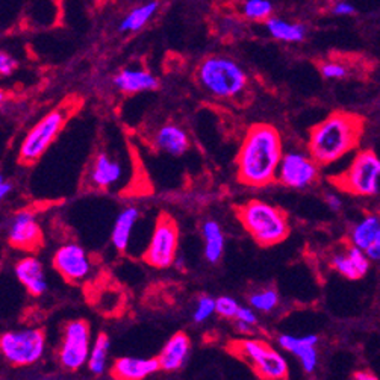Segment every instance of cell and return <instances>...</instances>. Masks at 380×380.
<instances>
[{
	"label": "cell",
	"instance_id": "1",
	"mask_svg": "<svg viewBox=\"0 0 380 380\" xmlns=\"http://www.w3.org/2000/svg\"><path fill=\"white\" fill-rule=\"evenodd\" d=\"M284 146L279 130L268 123L247 129L236 155L238 180L252 188H264L277 180Z\"/></svg>",
	"mask_w": 380,
	"mask_h": 380
},
{
	"label": "cell",
	"instance_id": "2",
	"mask_svg": "<svg viewBox=\"0 0 380 380\" xmlns=\"http://www.w3.org/2000/svg\"><path fill=\"white\" fill-rule=\"evenodd\" d=\"M364 134L362 117L352 113H332L309 132L308 154L320 167H328L353 151Z\"/></svg>",
	"mask_w": 380,
	"mask_h": 380
},
{
	"label": "cell",
	"instance_id": "3",
	"mask_svg": "<svg viewBox=\"0 0 380 380\" xmlns=\"http://www.w3.org/2000/svg\"><path fill=\"white\" fill-rule=\"evenodd\" d=\"M235 211L246 232L260 247L280 244L291 232L288 214L268 202L253 199L236 206Z\"/></svg>",
	"mask_w": 380,
	"mask_h": 380
},
{
	"label": "cell",
	"instance_id": "4",
	"mask_svg": "<svg viewBox=\"0 0 380 380\" xmlns=\"http://www.w3.org/2000/svg\"><path fill=\"white\" fill-rule=\"evenodd\" d=\"M197 79L217 99H234L248 84L247 74L238 62L226 57H209L200 62Z\"/></svg>",
	"mask_w": 380,
	"mask_h": 380
},
{
	"label": "cell",
	"instance_id": "5",
	"mask_svg": "<svg viewBox=\"0 0 380 380\" xmlns=\"http://www.w3.org/2000/svg\"><path fill=\"white\" fill-rule=\"evenodd\" d=\"M227 350L251 367L259 379L285 380L289 377V365L284 355L267 341L235 340L227 345Z\"/></svg>",
	"mask_w": 380,
	"mask_h": 380
},
{
	"label": "cell",
	"instance_id": "6",
	"mask_svg": "<svg viewBox=\"0 0 380 380\" xmlns=\"http://www.w3.org/2000/svg\"><path fill=\"white\" fill-rule=\"evenodd\" d=\"M78 106L71 102L61 105L46 114L41 120L32 127L21 141L18 150V162L23 166L35 164L38 159L46 155L49 147L55 143L65 123Z\"/></svg>",
	"mask_w": 380,
	"mask_h": 380
},
{
	"label": "cell",
	"instance_id": "7",
	"mask_svg": "<svg viewBox=\"0 0 380 380\" xmlns=\"http://www.w3.org/2000/svg\"><path fill=\"white\" fill-rule=\"evenodd\" d=\"M333 185L361 197H372L380 192V158L373 150H362L357 154L350 166L340 175L332 176Z\"/></svg>",
	"mask_w": 380,
	"mask_h": 380
},
{
	"label": "cell",
	"instance_id": "8",
	"mask_svg": "<svg viewBox=\"0 0 380 380\" xmlns=\"http://www.w3.org/2000/svg\"><path fill=\"white\" fill-rule=\"evenodd\" d=\"M46 350V333L37 328L5 332L0 338V352L13 367L37 364Z\"/></svg>",
	"mask_w": 380,
	"mask_h": 380
},
{
	"label": "cell",
	"instance_id": "9",
	"mask_svg": "<svg viewBox=\"0 0 380 380\" xmlns=\"http://www.w3.org/2000/svg\"><path fill=\"white\" fill-rule=\"evenodd\" d=\"M91 353V329L88 321L71 320L64 326L58 361L64 370L78 372L88 364Z\"/></svg>",
	"mask_w": 380,
	"mask_h": 380
},
{
	"label": "cell",
	"instance_id": "10",
	"mask_svg": "<svg viewBox=\"0 0 380 380\" xmlns=\"http://www.w3.org/2000/svg\"><path fill=\"white\" fill-rule=\"evenodd\" d=\"M179 247V227L171 215L161 214L151 232L149 246L143 255L146 263L155 268L173 265Z\"/></svg>",
	"mask_w": 380,
	"mask_h": 380
},
{
	"label": "cell",
	"instance_id": "11",
	"mask_svg": "<svg viewBox=\"0 0 380 380\" xmlns=\"http://www.w3.org/2000/svg\"><path fill=\"white\" fill-rule=\"evenodd\" d=\"M320 166L309 154L299 150L284 154L277 171V182L292 190H305L318 178Z\"/></svg>",
	"mask_w": 380,
	"mask_h": 380
},
{
	"label": "cell",
	"instance_id": "12",
	"mask_svg": "<svg viewBox=\"0 0 380 380\" xmlns=\"http://www.w3.org/2000/svg\"><path fill=\"white\" fill-rule=\"evenodd\" d=\"M8 244L21 252H37L45 244L41 226L35 214L21 209L11 217L6 232Z\"/></svg>",
	"mask_w": 380,
	"mask_h": 380
},
{
	"label": "cell",
	"instance_id": "13",
	"mask_svg": "<svg viewBox=\"0 0 380 380\" xmlns=\"http://www.w3.org/2000/svg\"><path fill=\"white\" fill-rule=\"evenodd\" d=\"M53 268L67 280V282H81L91 271L90 258L86 255L85 248L76 243H67L61 246L53 255Z\"/></svg>",
	"mask_w": 380,
	"mask_h": 380
},
{
	"label": "cell",
	"instance_id": "14",
	"mask_svg": "<svg viewBox=\"0 0 380 380\" xmlns=\"http://www.w3.org/2000/svg\"><path fill=\"white\" fill-rule=\"evenodd\" d=\"M277 344L280 349L296 356L301 364L303 372L312 374L316 373L318 367V336L317 335H305L296 336L284 333L277 338Z\"/></svg>",
	"mask_w": 380,
	"mask_h": 380
},
{
	"label": "cell",
	"instance_id": "15",
	"mask_svg": "<svg viewBox=\"0 0 380 380\" xmlns=\"http://www.w3.org/2000/svg\"><path fill=\"white\" fill-rule=\"evenodd\" d=\"M370 264L372 259L367 252L355 246L347 247L345 251L335 253L330 258V267L336 273L349 280H357L367 276Z\"/></svg>",
	"mask_w": 380,
	"mask_h": 380
},
{
	"label": "cell",
	"instance_id": "16",
	"mask_svg": "<svg viewBox=\"0 0 380 380\" xmlns=\"http://www.w3.org/2000/svg\"><path fill=\"white\" fill-rule=\"evenodd\" d=\"M161 372L158 357H118L111 367V377L118 380H143Z\"/></svg>",
	"mask_w": 380,
	"mask_h": 380
},
{
	"label": "cell",
	"instance_id": "17",
	"mask_svg": "<svg viewBox=\"0 0 380 380\" xmlns=\"http://www.w3.org/2000/svg\"><path fill=\"white\" fill-rule=\"evenodd\" d=\"M191 349V341L187 333L178 332L162 347L161 353L156 356L161 372L175 373L187 362Z\"/></svg>",
	"mask_w": 380,
	"mask_h": 380
},
{
	"label": "cell",
	"instance_id": "18",
	"mask_svg": "<svg viewBox=\"0 0 380 380\" xmlns=\"http://www.w3.org/2000/svg\"><path fill=\"white\" fill-rule=\"evenodd\" d=\"M16 276L30 296H41L47 291V279L41 260L35 256L21 258L16 264Z\"/></svg>",
	"mask_w": 380,
	"mask_h": 380
},
{
	"label": "cell",
	"instance_id": "19",
	"mask_svg": "<svg viewBox=\"0 0 380 380\" xmlns=\"http://www.w3.org/2000/svg\"><path fill=\"white\" fill-rule=\"evenodd\" d=\"M123 176V167L118 161L113 159L110 155L99 154L90 167L88 179L94 188L110 190Z\"/></svg>",
	"mask_w": 380,
	"mask_h": 380
},
{
	"label": "cell",
	"instance_id": "20",
	"mask_svg": "<svg viewBox=\"0 0 380 380\" xmlns=\"http://www.w3.org/2000/svg\"><path fill=\"white\" fill-rule=\"evenodd\" d=\"M154 144L167 155L182 156L190 149V138L180 126L168 123L156 130Z\"/></svg>",
	"mask_w": 380,
	"mask_h": 380
},
{
	"label": "cell",
	"instance_id": "21",
	"mask_svg": "<svg viewBox=\"0 0 380 380\" xmlns=\"http://www.w3.org/2000/svg\"><path fill=\"white\" fill-rule=\"evenodd\" d=\"M114 85L122 93L135 94L143 91H154L159 86V81L146 70L126 69L114 78Z\"/></svg>",
	"mask_w": 380,
	"mask_h": 380
},
{
	"label": "cell",
	"instance_id": "22",
	"mask_svg": "<svg viewBox=\"0 0 380 380\" xmlns=\"http://www.w3.org/2000/svg\"><path fill=\"white\" fill-rule=\"evenodd\" d=\"M138 219H139V211L135 206H127V208H125L117 215L111 232V243L117 252L123 253L127 251L130 235H132V231Z\"/></svg>",
	"mask_w": 380,
	"mask_h": 380
},
{
	"label": "cell",
	"instance_id": "23",
	"mask_svg": "<svg viewBox=\"0 0 380 380\" xmlns=\"http://www.w3.org/2000/svg\"><path fill=\"white\" fill-rule=\"evenodd\" d=\"M202 236L205 240V258L208 263L217 264L224 253V234L215 220H206L202 224Z\"/></svg>",
	"mask_w": 380,
	"mask_h": 380
},
{
	"label": "cell",
	"instance_id": "24",
	"mask_svg": "<svg viewBox=\"0 0 380 380\" xmlns=\"http://www.w3.org/2000/svg\"><path fill=\"white\" fill-rule=\"evenodd\" d=\"M380 232V217L376 214L365 215L362 220L357 221L350 231V243L355 247L367 251Z\"/></svg>",
	"mask_w": 380,
	"mask_h": 380
},
{
	"label": "cell",
	"instance_id": "25",
	"mask_svg": "<svg viewBox=\"0 0 380 380\" xmlns=\"http://www.w3.org/2000/svg\"><path fill=\"white\" fill-rule=\"evenodd\" d=\"M267 29L271 35L280 41L299 42L303 41L306 35V29L300 23H288L282 18H268Z\"/></svg>",
	"mask_w": 380,
	"mask_h": 380
},
{
	"label": "cell",
	"instance_id": "26",
	"mask_svg": "<svg viewBox=\"0 0 380 380\" xmlns=\"http://www.w3.org/2000/svg\"><path fill=\"white\" fill-rule=\"evenodd\" d=\"M111 349V341L110 336L106 333H99L97 336L94 345L91 347V353L88 357V370L94 376H102L106 370V364H108V355H110Z\"/></svg>",
	"mask_w": 380,
	"mask_h": 380
},
{
	"label": "cell",
	"instance_id": "27",
	"mask_svg": "<svg viewBox=\"0 0 380 380\" xmlns=\"http://www.w3.org/2000/svg\"><path fill=\"white\" fill-rule=\"evenodd\" d=\"M159 4L158 2H150V4H146V5H141L138 8H135L132 13H129L120 25V30L123 32H135V30H139L141 28H143L147 21L151 18V16H154L156 13Z\"/></svg>",
	"mask_w": 380,
	"mask_h": 380
},
{
	"label": "cell",
	"instance_id": "28",
	"mask_svg": "<svg viewBox=\"0 0 380 380\" xmlns=\"http://www.w3.org/2000/svg\"><path fill=\"white\" fill-rule=\"evenodd\" d=\"M279 301H280L279 292L273 288L259 289V291H255L253 294L248 296V303H251V306L255 311L265 312V313L275 311L279 305Z\"/></svg>",
	"mask_w": 380,
	"mask_h": 380
},
{
	"label": "cell",
	"instance_id": "29",
	"mask_svg": "<svg viewBox=\"0 0 380 380\" xmlns=\"http://www.w3.org/2000/svg\"><path fill=\"white\" fill-rule=\"evenodd\" d=\"M243 13L251 20H268L270 14L273 13V5L268 0H247Z\"/></svg>",
	"mask_w": 380,
	"mask_h": 380
},
{
	"label": "cell",
	"instance_id": "30",
	"mask_svg": "<svg viewBox=\"0 0 380 380\" xmlns=\"http://www.w3.org/2000/svg\"><path fill=\"white\" fill-rule=\"evenodd\" d=\"M214 313H217V299L208 294L200 296L197 299V303H195L192 320L195 323H205L206 320H209Z\"/></svg>",
	"mask_w": 380,
	"mask_h": 380
},
{
	"label": "cell",
	"instance_id": "31",
	"mask_svg": "<svg viewBox=\"0 0 380 380\" xmlns=\"http://www.w3.org/2000/svg\"><path fill=\"white\" fill-rule=\"evenodd\" d=\"M240 306L241 305H238L234 297L221 296L217 299V313H219L221 318H235Z\"/></svg>",
	"mask_w": 380,
	"mask_h": 380
},
{
	"label": "cell",
	"instance_id": "32",
	"mask_svg": "<svg viewBox=\"0 0 380 380\" xmlns=\"http://www.w3.org/2000/svg\"><path fill=\"white\" fill-rule=\"evenodd\" d=\"M320 71L326 79H344L347 73H349V69L341 62L329 61L320 65Z\"/></svg>",
	"mask_w": 380,
	"mask_h": 380
},
{
	"label": "cell",
	"instance_id": "33",
	"mask_svg": "<svg viewBox=\"0 0 380 380\" xmlns=\"http://www.w3.org/2000/svg\"><path fill=\"white\" fill-rule=\"evenodd\" d=\"M235 320H236L238 323L247 324L248 328H253V326H256V323H258L256 312H255V309H253L252 306H251V308H247V306H240V309H238V312H236Z\"/></svg>",
	"mask_w": 380,
	"mask_h": 380
},
{
	"label": "cell",
	"instance_id": "34",
	"mask_svg": "<svg viewBox=\"0 0 380 380\" xmlns=\"http://www.w3.org/2000/svg\"><path fill=\"white\" fill-rule=\"evenodd\" d=\"M16 69H17V61L11 55H8L6 52L0 53V74L9 76L14 73Z\"/></svg>",
	"mask_w": 380,
	"mask_h": 380
},
{
	"label": "cell",
	"instance_id": "35",
	"mask_svg": "<svg viewBox=\"0 0 380 380\" xmlns=\"http://www.w3.org/2000/svg\"><path fill=\"white\" fill-rule=\"evenodd\" d=\"M332 13L336 16H352L356 13V8L350 2H338L333 5Z\"/></svg>",
	"mask_w": 380,
	"mask_h": 380
},
{
	"label": "cell",
	"instance_id": "36",
	"mask_svg": "<svg viewBox=\"0 0 380 380\" xmlns=\"http://www.w3.org/2000/svg\"><path fill=\"white\" fill-rule=\"evenodd\" d=\"M324 200H326V205H328L329 208H330L333 212H336V211H340V209H341L342 200H341V197H340V195L336 194V192H328V194H326Z\"/></svg>",
	"mask_w": 380,
	"mask_h": 380
},
{
	"label": "cell",
	"instance_id": "37",
	"mask_svg": "<svg viewBox=\"0 0 380 380\" xmlns=\"http://www.w3.org/2000/svg\"><path fill=\"white\" fill-rule=\"evenodd\" d=\"M365 252H367L368 256H370L372 260H376V263H379V260H380V232H379L377 238L374 240V243L370 247H368Z\"/></svg>",
	"mask_w": 380,
	"mask_h": 380
},
{
	"label": "cell",
	"instance_id": "38",
	"mask_svg": "<svg viewBox=\"0 0 380 380\" xmlns=\"http://www.w3.org/2000/svg\"><path fill=\"white\" fill-rule=\"evenodd\" d=\"M14 185H13V182H9L6 180L5 178L0 179V199H5L8 194H11V191H13Z\"/></svg>",
	"mask_w": 380,
	"mask_h": 380
},
{
	"label": "cell",
	"instance_id": "39",
	"mask_svg": "<svg viewBox=\"0 0 380 380\" xmlns=\"http://www.w3.org/2000/svg\"><path fill=\"white\" fill-rule=\"evenodd\" d=\"M353 379H356V380H376L377 376L373 374L372 372H356L353 374Z\"/></svg>",
	"mask_w": 380,
	"mask_h": 380
}]
</instances>
